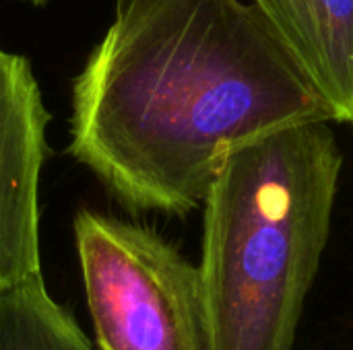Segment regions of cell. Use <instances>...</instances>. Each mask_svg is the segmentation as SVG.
<instances>
[{"label":"cell","mask_w":353,"mask_h":350,"mask_svg":"<svg viewBox=\"0 0 353 350\" xmlns=\"http://www.w3.org/2000/svg\"><path fill=\"white\" fill-rule=\"evenodd\" d=\"M0 350H97L41 272L0 289Z\"/></svg>","instance_id":"obj_6"},{"label":"cell","mask_w":353,"mask_h":350,"mask_svg":"<svg viewBox=\"0 0 353 350\" xmlns=\"http://www.w3.org/2000/svg\"><path fill=\"white\" fill-rule=\"evenodd\" d=\"M333 120L250 0H118L72 83L68 153L128 210L184 217L232 146Z\"/></svg>","instance_id":"obj_1"},{"label":"cell","mask_w":353,"mask_h":350,"mask_svg":"<svg viewBox=\"0 0 353 350\" xmlns=\"http://www.w3.org/2000/svg\"><path fill=\"white\" fill-rule=\"evenodd\" d=\"M50 111L25 56L0 47V289L41 272L39 177Z\"/></svg>","instance_id":"obj_4"},{"label":"cell","mask_w":353,"mask_h":350,"mask_svg":"<svg viewBox=\"0 0 353 350\" xmlns=\"http://www.w3.org/2000/svg\"><path fill=\"white\" fill-rule=\"evenodd\" d=\"M347 124H352L353 126V111H352V116H350V122H347Z\"/></svg>","instance_id":"obj_8"},{"label":"cell","mask_w":353,"mask_h":350,"mask_svg":"<svg viewBox=\"0 0 353 350\" xmlns=\"http://www.w3.org/2000/svg\"><path fill=\"white\" fill-rule=\"evenodd\" d=\"M72 231L97 350H215L199 264L153 229L93 210Z\"/></svg>","instance_id":"obj_3"},{"label":"cell","mask_w":353,"mask_h":350,"mask_svg":"<svg viewBox=\"0 0 353 350\" xmlns=\"http://www.w3.org/2000/svg\"><path fill=\"white\" fill-rule=\"evenodd\" d=\"M335 122L353 111V0H250Z\"/></svg>","instance_id":"obj_5"},{"label":"cell","mask_w":353,"mask_h":350,"mask_svg":"<svg viewBox=\"0 0 353 350\" xmlns=\"http://www.w3.org/2000/svg\"><path fill=\"white\" fill-rule=\"evenodd\" d=\"M329 122L232 146L207 190L199 272L215 350H294L343 167Z\"/></svg>","instance_id":"obj_2"},{"label":"cell","mask_w":353,"mask_h":350,"mask_svg":"<svg viewBox=\"0 0 353 350\" xmlns=\"http://www.w3.org/2000/svg\"><path fill=\"white\" fill-rule=\"evenodd\" d=\"M25 2H31V4H35V6H43V4H48L50 0H25Z\"/></svg>","instance_id":"obj_7"}]
</instances>
